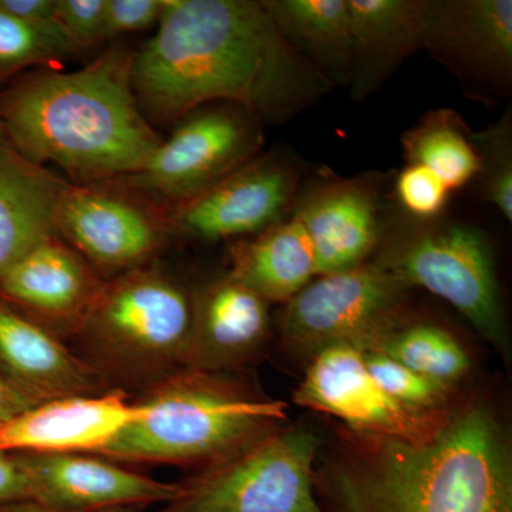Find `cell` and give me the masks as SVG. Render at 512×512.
Returning <instances> with one entry per match:
<instances>
[{
  "label": "cell",
  "instance_id": "obj_1",
  "mask_svg": "<svg viewBox=\"0 0 512 512\" xmlns=\"http://www.w3.org/2000/svg\"><path fill=\"white\" fill-rule=\"evenodd\" d=\"M133 87L144 116L163 123L232 103L276 124L332 92L262 0H165L156 33L134 53Z\"/></svg>",
  "mask_w": 512,
  "mask_h": 512
},
{
  "label": "cell",
  "instance_id": "obj_2",
  "mask_svg": "<svg viewBox=\"0 0 512 512\" xmlns=\"http://www.w3.org/2000/svg\"><path fill=\"white\" fill-rule=\"evenodd\" d=\"M134 53L114 46L74 72L35 69L13 79L0 92V123L20 153L79 185L140 170L163 138L138 104Z\"/></svg>",
  "mask_w": 512,
  "mask_h": 512
},
{
  "label": "cell",
  "instance_id": "obj_3",
  "mask_svg": "<svg viewBox=\"0 0 512 512\" xmlns=\"http://www.w3.org/2000/svg\"><path fill=\"white\" fill-rule=\"evenodd\" d=\"M367 440L362 463L315 478L326 512H512L510 440L487 404L450 410L419 443Z\"/></svg>",
  "mask_w": 512,
  "mask_h": 512
},
{
  "label": "cell",
  "instance_id": "obj_4",
  "mask_svg": "<svg viewBox=\"0 0 512 512\" xmlns=\"http://www.w3.org/2000/svg\"><path fill=\"white\" fill-rule=\"evenodd\" d=\"M136 419L97 456L117 463L204 468L282 429L288 403L269 399L225 373L175 370L150 384Z\"/></svg>",
  "mask_w": 512,
  "mask_h": 512
},
{
  "label": "cell",
  "instance_id": "obj_5",
  "mask_svg": "<svg viewBox=\"0 0 512 512\" xmlns=\"http://www.w3.org/2000/svg\"><path fill=\"white\" fill-rule=\"evenodd\" d=\"M192 293L153 264L109 279L77 330L101 372L158 382L183 369Z\"/></svg>",
  "mask_w": 512,
  "mask_h": 512
},
{
  "label": "cell",
  "instance_id": "obj_6",
  "mask_svg": "<svg viewBox=\"0 0 512 512\" xmlns=\"http://www.w3.org/2000/svg\"><path fill=\"white\" fill-rule=\"evenodd\" d=\"M320 439L282 427L180 481V493L156 512H326L313 464Z\"/></svg>",
  "mask_w": 512,
  "mask_h": 512
},
{
  "label": "cell",
  "instance_id": "obj_7",
  "mask_svg": "<svg viewBox=\"0 0 512 512\" xmlns=\"http://www.w3.org/2000/svg\"><path fill=\"white\" fill-rule=\"evenodd\" d=\"M377 262L410 289H426L450 303L495 348H507L494 251L480 228L461 222H412L394 234Z\"/></svg>",
  "mask_w": 512,
  "mask_h": 512
},
{
  "label": "cell",
  "instance_id": "obj_8",
  "mask_svg": "<svg viewBox=\"0 0 512 512\" xmlns=\"http://www.w3.org/2000/svg\"><path fill=\"white\" fill-rule=\"evenodd\" d=\"M410 288L380 262L316 276L285 303L281 336L293 355L312 359L333 346L370 352L404 322Z\"/></svg>",
  "mask_w": 512,
  "mask_h": 512
},
{
  "label": "cell",
  "instance_id": "obj_9",
  "mask_svg": "<svg viewBox=\"0 0 512 512\" xmlns=\"http://www.w3.org/2000/svg\"><path fill=\"white\" fill-rule=\"evenodd\" d=\"M177 123L140 170L110 183L174 207L214 187L264 148V124L238 104H207Z\"/></svg>",
  "mask_w": 512,
  "mask_h": 512
},
{
  "label": "cell",
  "instance_id": "obj_10",
  "mask_svg": "<svg viewBox=\"0 0 512 512\" xmlns=\"http://www.w3.org/2000/svg\"><path fill=\"white\" fill-rule=\"evenodd\" d=\"M138 200L117 183H70L57 208V235L106 281L153 264L173 234L167 211Z\"/></svg>",
  "mask_w": 512,
  "mask_h": 512
},
{
  "label": "cell",
  "instance_id": "obj_11",
  "mask_svg": "<svg viewBox=\"0 0 512 512\" xmlns=\"http://www.w3.org/2000/svg\"><path fill=\"white\" fill-rule=\"evenodd\" d=\"M299 180L291 156L261 153L214 187L170 207L168 228L173 235L205 242L255 237L291 217Z\"/></svg>",
  "mask_w": 512,
  "mask_h": 512
},
{
  "label": "cell",
  "instance_id": "obj_12",
  "mask_svg": "<svg viewBox=\"0 0 512 512\" xmlns=\"http://www.w3.org/2000/svg\"><path fill=\"white\" fill-rule=\"evenodd\" d=\"M293 402L343 421L365 439L409 443L430 437L450 412L424 413L397 402L370 375L363 352L350 346L316 353L293 393Z\"/></svg>",
  "mask_w": 512,
  "mask_h": 512
},
{
  "label": "cell",
  "instance_id": "obj_13",
  "mask_svg": "<svg viewBox=\"0 0 512 512\" xmlns=\"http://www.w3.org/2000/svg\"><path fill=\"white\" fill-rule=\"evenodd\" d=\"M423 49L471 96L504 100L512 87L511 0H429Z\"/></svg>",
  "mask_w": 512,
  "mask_h": 512
},
{
  "label": "cell",
  "instance_id": "obj_14",
  "mask_svg": "<svg viewBox=\"0 0 512 512\" xmlns=\"http://www.w3.org/2000/svg\"><path fill=\"white\" fill-rule=\"evenodd\" d=\"M12 454L28 477L29 501L57 510H144L180 493L178 483L154 480L97 454Z\"/></svg>",
  "mask_w": 512,
  "mask_h": 512
},
{
  "label": "cell",
  "instance_id": "obj_15",
  "mask_svg": "<svg viewBox=\"0 0 512 512\" xmlns=\"http://www.w3.org/2000/svg\"><path fill=\"white\" fill-rule=\"evenodd\" d=\"M106 279L59 235L0 275V299L59 335H76Z\"/></svg>",
  "mask_w": 512,
  "mask_h": 512
},
{
  "label": "cell",
  "instance_id": "obj_16",
  "mask_svg": "<svg viewBox=\"0 0 512 512\" xmlns=\"http://www.w3.org/2000/svg\"><path fill=\"white\" fill-rule=\"evenodd\" d=\"M0 375L35 404L109 392V379L56 332L0 299Z\"/></svg>",
  "mask_w": 512,
  "mask_h": 512
},
{
  "label": "cell",
  "instance_id": "obj_17",
  "mask_svg": "<svg viewBox=\"0 0 512 512\" xmlns=\"http://www.w3.org/2000/svg\"><path fill=\"white\" fill-rule=\"evenodd\" d=\"M292 214L311 239L318 276L366 264L379 247L380 194L370 177L320 184L296 202Z\"/></svg>",
  "mask_w": 512,
  "mask_h": 512
},
{
  "label": "cell",
  "instance_id": "obj_18",
  "mask_svg": "<svg viewBox=\"0 0 512 512\" xmlns=\"http://www.w3.org/2000/svg\"><path fill=\"white\" fill-rule=\"evenodd\" d=\"M137 414V404L117 389L49 400L0 427V451L96 454Z\"/></svg>",
  "mask_w": 512,
  "mask_h": 512
},
{
  "label": "cell",
  "instance_id": "obj_19",
  "mask_svg": "<svg viewBox=\"0 0 512 512\" xmlns=\"http://www.w3.org/2000/svg\"><path fill=\"white\" fill-rule=\"evenodd\" d=\"M271 329L269 303L227 274L192 292L184 367L225 373L247 363Z\"/></svg>",
  "mask_w": 512,
  "mask_h": 512
},
{
  "label": "cell",
  "instance_id": "obj_20",
  "mask_svg": "<svg viewBox=\"0 0 512 512\" xmlns=\"http://www.w3.org/2000/svg\"><path fill=\"white\" fill-rule=\"evenodd\" d=\"M352 35L350 96L382 89L424 47L429 0H348Z\"/></svg>",
  "mask_w": 512,
  "mask_h": 512
},
{
  "label": "cell",
  "instance_id": "obj_21",
  "mask_svg": "<svg viewBox=\"0 0 512 512\" xmlns=\"http://www.w3.org/2000/svg\"><path fill=\"white\" fill-rule=\"evenodd\" d=\"M70 181L23 156L0 123V275L57 235L56 214Z\"/></svg>",
  "mask_w": 512,
  "mask_h": 512
},
{
  "label": "cell",
  "instance_id": "obj_22",
  "mask_svg": "<svg viewBox=\"0 0 512 512\" xmlns=\"http://www.w3.org/2000/svg\"><path fill=\"white\" fill-rule=\"evenodd\" d=\"M228 274L262 299L286 303L318 276L311 239L295 215L231 248Z\"/></svg>",
  "mask_w": 512,
  "mask_h": 512
},
{
  "label": "cell",
  "instance_id": "obj_23",
  "mask_svg": "<svg viewBox=\"0 0 512 512\" xmlns=\"http://www.w3.org/2000/svg\"><path fill=\"white\" fill-rule=\"evenodd\" d=\"M279 35L332 86L349 89L352 35L348 0H262Z\"/></svg>",
  "mask_w": 512,
  "mask_h": 512
},
{
  "label": "cell",
  "instance_id": "obj_24",
  "mask_svg": "<svg viewBox=\"0 0 512 512\" xmlns=\"http://www.w3.org/2000/svg\"><path fill=\"white\" fill-rule=\"evenodd\" d=\"M471 133L456 111L431 110L403 134L404 160L429 168L451 191L460 190L480 173Z\"/></svg>",
  "mask_w": 512,
  "mask_h": 512
},
{
  "label": "cell",
  "instance_id": "obj_25",
  "mask_svg": "<svg viewBox=\"0 0 512 512\" xmlns=\"http://www.w3.org/2000/svg\"><path fill=\"white\" fill-rule=\"evenodd\" d=\"M370 352L382 353L413 372L453 386L467 375L471 362L451 333L431 323H407L390 330Z\"/></svg>",
  "mask_w": 512,
  "mask_h": 512
},
{
  "label": "cell",
  "instance_id": "obj_26",
  "mask_svg": "<svg viewBox=\"0 0 512 512\" xmlns=\"http://www.w3.org/2000/svg\"><path fill=\"white\" fill-rule=\"evenodd\" d=\"M73 56L42 30L0 8V84L35 69H60Z\"/></svg>",
  "mask_w": 512,
  "mask_h": 512
},
{
  "label": "cell",
  "instance_id": "obj_27",
  "mask_svg": "<svg viewBox=\"0 0 512 512\" xmlns=\"http://www.w3.org/2000/svg\"><path fill=\"white\" fill-rule=\"evenodd\" d=\"M471 141L480 160L481 195L487 204L512 221V117L511 107L497 123L471 133Z\"/></svg>",
  "mask_w": 512,
  "mask_h": 512
},
{
  "label": "cell",
  "instance_id": "obj_28",
  "mask_svg": "<svg viewBox=\"0 0 512 512\" xmlns=\"http://www.w3.org/2000/svg\"><path fill=\"white\" fill-rule=\"evenodd\" d=\"M363 357L373 379L397 402L424 413L448 412L453 386L419 375L382 353L363 352Z\"/></svg>",
  "mask_w": 512,
  "mask_h": 512
},
{
  "label": "cell",
  "instance_id": "obj_29",
  "mask_svg": "<svg viewBox=\"0 0 512 512\" xmlns=\"http://www.w3.org/2000/svg\"><path fill=\"white\" fill-rule=\"evenodd\" d=\"M451 190L423 165L406 164L396 178L400 205L416 221H434L446 208Z\"/></svg>",
  "mask_w": 512,
  "mask_h": 512
},
{
  "label": "cell",
  "instance_id": "obj_30",
  "mask_svg": "<svg viewBox=\"0 0 512 512\" xmlns=\"http://www.w3.org/2000/svg\"><path fill=\"white\" fill-rule=\"evenodd\" d=\"M106 0H57V18L77 52L103 43Z\"/></svg>",
  "mask_w": 512,
  "mask_h": 512
},
{
  "label": "cell",
  "instance_id": "obj_31",
  "mask_svg": "<svg viewBox=\"0 0 512 512\" xmlns=\"http://www.w3.org/2000/svg\"><path fill=\"white\" fill-rule=\"evenodd\" d=\"M165 0H106L103 42L144 32L160 22Z\"/></svg>",
  "mask_w": 512,
  "mask_h": 512
},
{
  "label": "cell",
  "instance_id": "obj_32",
  "mask_svg": "<svg viewBox=\"0 0 512 512\" xmlns=\"http://www.w3.org/2000/svg\"><path fill=\"white\" fill-rule=\"evenodd\" d=\"M29 481L12 453L0 451V507L29 501Z\"/></svg>",
  "mask_w": 512,
  "mask_h": 512
},
{
  "label": "cell",
  "instance_id": "obj_33",
  "mask_svg": "<svg viewBox=\"0 0 512 512\" xmlns=\"http://www.w3.org/2000/svg\"><path fill=\"white\" fill-rule=\"evenodd\" d=\"M37 404L23 396L2 375H0V427L15 419L19 414L32 409Z\"/></svg>",
  "mask_w": 512,
  "mask_h": 512
},
{
  "label": "cell",
  "instance_id": "obj_34",
  "mask_svg": "<svg viewBox=\"0 0 512 512\" xmlns=\"http://www.w3.org/2000/svg\"><path fill=\"white\" fill-rule=\"evenodd\" d=\"M0 512H143V508L116 507L96 511H67L46 507V505L33 503V501H20V503L2 505Z\"/></svg>",
  "mask_w": 512,
  "mask_h": 512
}]
</instances>
